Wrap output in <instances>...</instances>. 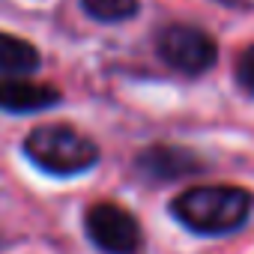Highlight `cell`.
<instances>
[{
	"label": "cell",
	"instance_id": "obj_1",
	"mask_svg": "<svg viewBox=\"0 0 254 254\" xmlns=\"http://www.w3.org/2000/svg\"><path fill=\"white\" fill-rule=\"evenodd\" d=\"M251 194L236 186H194L174 197L171 212L194 233H230L251 215Z\"/></svg>",
	"mask_w": 254,
	"mask_h": 254
},
{
	"label": "cell",
	"instance_id": "obj_2",
	"mask_svg": "<svg viewBox=\"0 0 254 254\" xmlns=\"http://www.w3.org/2000/svg\"><path fill=\"white\" fill-rule=\"evenodd\" d=\"M24 153L36 168H42L45 174H54V177H75V174L90 171L99 162L96 144L90 138H84L78 129L63 126V123L33 129L24 141Z\"/></svg>",
	"mask_w": 254,
	"mask_h": 254
},
{
	"label": "cell",
	"instance_id": "obj_3",
	"mask_svg": "<svg viewBox=\"0 0 254 254\" xmlns=\"http://www.w3.org/2000/svg\"><path fill=\"white\" fill-rule=\"evenodd\" d=\"M159 57L183 75H203L215 66L218 48L200 27L171 24L159 33Z\"/></svg>",
	"mask_w": 254,
	"mask_h": 254
},
{
	"label": "cell",
	"instance_id": "obj_4",
	"mask_svg": "<svg viewBox=\"0 0 254 254\" xmlns=\"http://www.w3.org/2000/svg\"><path fill=\"white\" fill-rule=\"evenodd\" d=\"M84 227L105 254H135L141 245V227L135 215L111 200L93 203L84 215Z\"/></svg>",
	"mask_w": 254,
	"mask_h": 254
},
{
	"label": "cell",
	"instance_id": "obj_5",
	"mask_svg": "<svg viewBox=\"0 0 254 254\" xmlns=\"http://www.w3.org/2000/svg\"><path fill=\"white\" fill-rule=\"evenodd\" d=\"M60 102V90L51 84L21 81V78H3L0 81V111L9 114H33L42 108H51Z\"/></svg>",
	"mask_w": 254,
	"mask_h": 254
},
{
	"label": "cell",
	"instance_id": "obj_6",
	"mask_svg": "<svg viewBox=\"0 0 254 254\" xmlns=\"http://www.w3.org/2000/svg\"><path fill=\"white\" fill-rule=\"evenodd\" d=\"M138 168L153 183H165V180L171 183V180L200 171V162L194 159V153L180 150V147H150L138 156Z\"/></svg>",
	"mask_w": 254,
	"mask_h": 254
},
{
	"label": "cell",
	"instance_id": "obj_7",
	"mask_svg": "<svg viewBox=\"0 0 254 254\" xmlns=\"http://www.w3.org/2000/svg\"><path fill=\"white\" fill-rule=\"evenodd\" d=\"M39 66V51L12 36V33H0V75H27Z\"/></svg>",
	"mask_w": 254,
	"mask_h": 254
},
{
	"label": "cell",
	"instance_id": "obj_8",
	"mask_svg": "<svg viewBox=\"0 0 254 254\" xmlns=\"http://www.w3.org/2000/svg\"><path fill=\"white\" fill-rule=\"evenodd\" d=\"M81 3L99 21H126L138 12V0H81Z\"/></svg>",
	"mask_w": 254,
	"mask_h": 254
},
{
	"label": "cell",
	"instance_id": "obj_9",
	"mask_svg": "<svg viewBox=\"0 0 254 254\" xmlns=\"http://www.w3.org/2000/svg\"><path fill=\"white\" fill-rule=\"evenodd\" d=\"M236 84L254 96V45H248L239 57H236Z\"/></svg>",
	"mask_w": 254,
	"mask_h": 254
},
{
	"label": "cell",
	"instance_id": "obj_10",
	"mask_svg": "<svg viewBox=\"0 0 254 254\" xmlns=\"http://www.w3.org/2000/svg\"><path fill=\"white\" fill-rule=\"evenodd\" d=\"M221 3H230V6H239V3H245V0H221Z\"/></svg>",
	"mask_w": 254,
	"mask_h": 254
}]
</instances>
